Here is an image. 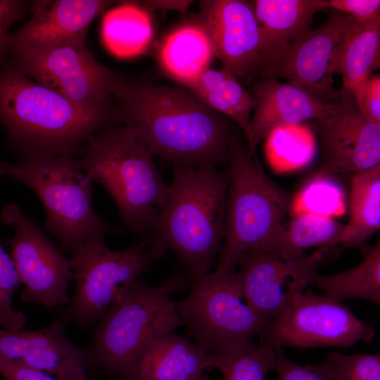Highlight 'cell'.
Returning a JSON list of instances; mask_svg holds the SVG:
<instances>
[{
	"label": "cell",
	"instance_id": "obj_41",
	"mask_svg": "<svg viewBox=\"0 0 380 380\" xmlns=\"http://www.w3.org/2000/svg\"><path fill=\"white\" fill-rule=\"evenodd\" d=\"M9 163L2 162L0 163V177L8 176Z\"/></svg>",
	"mask_w": 380,
	"mask_h": 380
},
{
	"label": "cell",
	"instance_id": "obj_40",
	"mask_svg": "<svg viewBox=\"0 0 380 380\" xmlns=\"http://www.w3.org/2000/svg\"><path fill=\"white\" fill-rule=\"evenodd\" d=\"M190 1H149L142 4L146 8L161 9H177L181 12L185 11Z\"/></svg>",
	"mask_w": 380,
	"mask_h": 380
},
{
	"label": "cell",
	"instance_id": "obj_11",
	"mask_svg": "<svg viewBox=\"0 0 380 380\" xmlns=\"http://www.w3.org/2000/svg\"><path fill=\"white\" fill-rule=\"evenodd\" d=\"M374 334L342 303L308 291L296 294L260 337L274 347L307 349L348 348L369 343Z\"/></svg>",
	"mask_w": 380,
	"mask_h": 380
},
{
	"label": "cell",
	"instance_id": "obj_33",
	"mask_svg": "<svg viewBox=\"0 0 380 380\" xmlns=\"http://www.w3.org/2000/svg\"><path fill=\"white\" fill-rule=\"evenodd\" d=\"M323 362L330 380H380L379 353L332 352Z\"/></svg>",
	"mask_w": 380,
	"mask_h": 380
},
{
	"label": "cell",
	"instance_id": "obj_16",
	"mask_svg": "<svg viewBox=\"0 0 380 380\" xmlns=\"http://www.w3.org/2000/svg\"><path fill=\"white\" fill-rule=\"evenodd\" d=\"M198 23L208 33L223 70L238 81L260 72L262 35L250 2L202 1Z\"/></svg>",
	"mask_w": 380,
	"mask_h": 380
},
{
	"label": "cell",
	"instance_id": "obj_30",
	"mask_svg": "<svg viewBox=\"0 0 380 380\" xmlns=\"http://www.w3.org/2000/svg\"><path fill=\"white\" fill-rule=\"evenodd\" d=\"M18 361L61 380H89V349L68 338L36 350Z\"/></svg>",
	"mask_w": 380,
	"mask_h": 380
},
{
	"label": "cell",
	"instance_id": "obj_17",
	"mask_svg": "<svg viewBox=\"0 0 380 380\" xmlns=\"http://www.w3.org/2000/svg\"><path fill=\"white\" fill-rule=\"evenodd\" d=\"M255 99L248 148L256 156L258 146L276 128L317 120L334 112L337 101L324 103L291 82L262 77L253 87Z\"/></svg>",
	"mask_w": 380,
	"mask_h": 380
},
{
	"label": "cell",
	"instance_id": "obj_18",
	"mask_svg": "<svg viewBox=\"0 0 380 380\" xmlns=\"http://www.w3.org/2000/svg\"><path fill=\"white\" fill-rule=\"evenodd\" d=\"M113 2L106 0L33 1L30 7L32 17L21 27L9 34L7 50L15 46L46 47L86 42L91 23Z\"/></svg>",
	"mask_w": 380,
	"mask_h": 380
},
{
	"label": "cell",
	"instance_id": "obj_13",
	"mask_svg": "<svg viewBox=\"0 0 380 380\" xmlns=\"http://www.w3.org/2000/svg\"><path fill=\"white\" fill-rule=\"evenodd\" d=\"M330 248L320 247L310 255L286 258L277 252L258 248L239 259L238 272L244 299L263 321L279 315L297 293L310 285L324 254Z\"/></svg>",
	"mask_w": 380,
	"mask_h": 380
},
{
	"label": "cell",
	"instance_id": "obj_8",
	"mask_svg": "<svg viewBox=\"0 0 380 380\" xmlns=\"http://www.w3.org/2000/svg\"><path fill=\"white\" fill-rule=\"evenodd\" d=\"M189 281V291L177 306L188 334L201 348L221 353L262 336L267 323L246 303L238 273L215 270Z\"/></svg>",
	"mask_w": 380,
	"mask_h": 380
},
{
	"label": "cell",
	"instance_id": "obj_39",
	"mask_svg": "<svg viewBox=\"0 0 380 380\" xmlns=\"http://www.w3.org/2000/svg\"><path fill=\"white\" fill-rule=\"evenodd\" d=\"M0 376L3 380H61L44 372L0 355Z\"/></svg>",
	"mask_w": 380,
	"mask_h": 380
},
{
	"label": "cell",
	"instance_id": "obj_19",
	"mask_svg": "<svg viewBox=\"0 0 380 380\" xmlns=\"http://www.w3.org/2000/svg\"><path fill=\"white\" fill-rule=\"evenodd\" d=\"M213 367L210 353L168 331L153 338L139 357L133 380H199Z\"/></svg>",
	"mask_w": 380,
	"mask_h": 380
},
{
	"label": "cell",
	"instance_id": "obj_1",
	"mask_svg": "<svg viewBox=\"0 0 380 380\" xmlns=\"http://www.w3.org/2000/svg\"><path fill=\"white\" fill-rule=\"evenodd\" d=\"M114 118L129 127L153 156L175 166H217L229 160L231 133L223 115L187 89L120 77Z\"/></svg>",
	"mask_w": 380,
	"mask_h": 380
},
{
	"label": "cell",
	"instance_id": "obj_7",
	"mask_svg": "<svg viewBox=\"0 0 380 380\" xmlns=\"http://www.w3.org/2000/svg\"><path fill=\"white\" fill-rule=\"evenodd\" d=\"M9 164L8 176L31 189L46 213L45 228L73 253L89 236L112 228L91 205L92 182L70 155L31 153Z\"/></svg>",
	"mask_w": 380,
	"mask_h": 380
},
{
	"label": "cell",
	"instance_id": "obj_42",
	"mask_svg": "<svg viewBox=\"0 0 380 380\" xmlns=\"http://www.w3.org/2000/svg\"><path fill=\"white\" fill-rule=\"evenodd\" d=\"M110 380H113V379H110ZM199 380H207L206 379V376H203L202 379H199Z\"/></svg>",
	"mask_w": 380,
	"mask_h": 380
},
{
	"label": "cell",
	"instance_id": "obj_38",
	"mask_svg": "<svg viewBox=\"0 0 380 380\" xmlns=\"http://www.w3.org/2000/svg\"><path fill=\"white\" fill-rule=\"evenodd\" d=\"M329 8L351 16L354 21L365 23L380 16L379 0H330Z\"/></svg>",
	"mask_w": 380,
	"mask_h": 380
},
{
	"label": "cell",
	"instance_id": "obj_28",
	"mask_svg": "<svg viewBox=\"0 0 380 380\" xmlns=\"http://www.w3.org/2000/svg\"><path fill=\"white\" fill-rule=\"evenodd\" d=\"M213 367L224 380H265L266 375L275 370L277 349L260 341H250L231 350L211 354Z\"/></svg>",
	"mask_w": 380,
	"mask_h": 380
},
{
	"label": "cell",
	"instance_id": "obj_3",
	"mask_svg": "<svg viewBox=\"0 0 380 380\" xmlns=\"http://www.w3.org/2000/svg\"><path fill=\"white\" fill-rule=\"evenodd\" d=\"M113 118L82 108L7 65L0 68V124L21 156H72Z\"/></svg>",
	"mask_w": 380,
	"mask_h": 380
},
{
	"label": "cell",
	"instance_id": "obj_15",
	"mask_svg": "<svg viewBox=\"0 0 380 380\" xmlns=\"http://www.w3.org/2000/svg\"><path fill=\"white\" fill-rule=\"evenodd\" d=\"M336 110L316 120L320 172L353 175L380 165V125L367 118L351 91L340 89Z\"/></svg>",
	"mask_w": 380,
	"mask_h": 380
},
{
	"label": "cell",
	"instance_id": "obj_27",
	"mask_svg": "<svg viewBox=\"0 0 380 380\" xmlns=\"http://www.w3.org/2000/svg\"><path fill=\"white\" fill-rule=\"evenodd\" d=\"M153 32L149 13L135 3H125L110 10L102 23L105 45L112 53L122 58L144 53Z\"/></svg>",
	"mask_w": 380,
	"mask_h": 380
},
{
	"label": "cell",
	"instance_id": "obj_32",
	"mask_svg": "<svg viewBox=\"0 0 380 380\" xmlns=\"http://www.w3.org/2000/svg\"><path fill=\"white\" fill-rule=\"evenodd\" d=\"M64 328L65 323L60 319L37 330H8L0 328V355L18 360L36 350L68 338Z\"/></svg>",
	"mask_w": 380,
	"mask_h": 380
},
{
	"label": "cell",
	"instance_id": "obj_21",
	"mask_svg": "<svg viewBox=\"0 0 380 380\" xmlns=\"http://www.w3.org/2000/svg\"><path fill=\"white\" fill-rule=\"evenodd\" d=\"M380 67V16L367 22H352L333 51L329 72L339 75L344 90L355 87Z\"/></svg>",
	"mask_w": 380,
	"mask_h": 380
},
{
	"label": "cell",
	"instance_id": "obj_6",
	"mask_svg": "<svg viewBox=\"0 0 380 380\" xmlns=\"http://www.w3.org/2000/svg\"><path fill=\"white\" fill-rule=\"evenodd\" d=\"M224 238L216 270L234 272L239 259L263 246L286 224L293 196L272 180L241 139H229Z\"/></svg>",
	"mask_w": 380,
	"mask_h": 380
},
{
	"label": "cell",
	"instance_id": "obj_35",
	"mask_svg": "<svg viewBox=\"0 0 380 380\" xmlns=\"http://www.w3.org/2000/svg\"><path fill=\"white\" fill-rule=\"evenodd\" d=\"M363 115L380 125V76L372 74L351 91Z\"/></svg>",
	"mask_w": 380,
	"mask_h": 380
},
{
	"label": "cell",
	"instance_id": "obj_23",
	"mask_svg": "<svg viewBox=\"0 0 380 380\" xmlns=\"http://www.w3.org/2000/svg\"><path fill=\"white\" fill-rule=\"evenodd\" d=\"M184 87L213 110L232 118L249 144L255 99L239 81L223 70L209 68Z\"/></svg>",
	"mask_w": 380,
	"mask_h": 380
},
{
	"label": "cell",
	"instance_id": "obj_12",
	"mask_svg": "<svg viewBox=\"0 0 380 380\" xmlns=\"http://www.w3.org/2000/svg\"><path fill=\"white\" fill-rule=\"evenodd\" d=\"M0 220L15 230L7 243L23 285L22 300L48 308L67 305L70 302L68 286L73 279L70 260L18 205H4L0 211Z\"/></svg>",
	"mask_w": 380,
	"mask_h": 380
},
{
	"label": "cell",
	"instance_id": "obj_37",
	"mask_svg": "<svg viewBox=\"0 0 380 380\" xmlns=\"http://www.w3.org/2000/svg\"><path fill=\"white\" fill-rule=\"evenodd\" d=\"M26 3L19 0H0V68L5 62L7 41L11 26L27 13Z\"/></svg>",
	"mask_w": 380,
	"mask_h": 380
},
{
	"label": "cell",
	"instance_id": "obj_2",
	"mask_svg": "<svg viewBox=\"0 0 380 380\" xmlns=\"http://www.w3.org/2000/svg\"><path fill=\"white\" fill-rule=\"evenodd\" d=\"M228 173L175 166L165 199L144 238L153 260L172 251L189 277L209 272L224 241Z\"/></svg>",
	"mask_w": 380,
	"mask_h": 380
},
{
	"label": "cell",
	"instance_id": "obj_9",
	"mask_svg": "<svg viewBox=\"0 0 380 380\" xmlns=\"http://www.w3.org/2000/svg\"><path fill=\"white\" fill-rule=\"evenodd\" d=\"M104 236L91 235L72 253L75 289L60 312L65 324L86 327L99 321L154 260L144 239L125 250L113 251L105 244Z\"/></svg>",
	"mask_w": 380,
	"mask_h": 380
},
{
	"label": "cell",
	"instance_id": "obj_31",
	"mask_svg": "<svg viewBox=\"0 0 380 380\" xmlns=\"http://www.w3.org/2000/svg\"><path fill=\"white\" fill-rule=\"evenodd\" d=\"M344 208L345 196L341 186L328 174L321 172L293 196L291 212L296 215L307 213L334 217L341 215Z\"/></svg>",
	"mask_w": 380,
	"mask_h": 380
},
{
	"label": "cell",
	"instance_id": "obj_5",
	"mask_svg": "<svg viewBox=\"0 0 380 380\" xmlns=\"http://www.w3.org/2000/svg\"><path fill=\"white\" fill-rule=\"evenodd\" d=\"M179 273L148 287L134 282L109 307L96 327L89 366L122 380H133L142 351L156 336L184 326L172 293L189 289Z\"/></svg>",
	"mask_w": 380,
	"mask_h": 380
},
{
	"label": "cell",
	"instance_id": "obj_26",
	"mask_svg": "<svg viewBox=\"0 0 380 380\" xmlns=\"http://www.w3.org/2000/svg\"><path fill=\"white\" fill-rule=\"evenodd\" d=\"M349 208L347 235L338 251L362 247L380 229V165L353 175Z\"/></svg>",
	"mask_w": 380,
	"mask_h": 380
},
{
	"label": "cell",
	"instance_id": "obj_10",
	"mask_svg": "<svg viewBox=\"0 0 380 380\" xmlns=\"http://www.w3.org/2000/svg\"><path fill=\"white\" fill-rule=\"evenodd\" d=\"M4 65L93 110H110L108 102L120 80L94 58L86 42L46 47H11L7 50Z\"/></svg>",
	"mask_w": 380,
	"mask_h": 380
},
{
	"label": "cell",
	"instance_id": "obj_24",
	"mask_svg": "<svg viewBox=\"0 0 380 380\" xmlns=\"http://www.w3.org/2000/svg\"><path fill=\"white\" fill-rule=\"evenodd\" d=\"M348 225L334 217L313 213L296 215L274 238L260 248L272 250L286 258H297L314 246H340L345 240Z\"/></svg>",
	"mask_w": 380,
	"mask_h": 380
},
{
	"label": "cell",
	"instance_id": "obj_14",
	"mask_svg": "<svg viewBox=\"0 0 380 380\" xmlns=\"http://www.w3.org/2000/svg\"><path fill=\"white\" fill-rule=\"evenodd\" d=\"M353 18L333 11L323 24L289 45L260 71L262 77L284 78L324 103L335 102L340 90L334 86L329 65L333 51Z\"/></svg>",
	"mask_w": 380,
	"mask_h": 380
},
{
	"label": "cell",
	"instance_id": "obj_4",
	"mask_svg": "<svg viewBox=\"0 0 380 380\" xmlns=\"http://www.w3.org/2000/svg\"><path fill=\"white\" fill-rule=\"evenodd\" d=\"M78 167L114 200L123 225L148 236L165 199L161 177L144 141L127 126L108 127L89 137Z\"/></svg>",
	"mask_w": 380,
	"mask_h": 380
},
{
	"label": "cell",
	"instance_id": "obj_29",
	"mask_svg": "<svg viewBox=\"0 0 380 380\" xmlns=\"http://www.w3.org/2000/svg\"><path fill=\"white\" fill-rule=\"evenodd\" d=\"M268 162L277 172H284L307 165L315 153V141L301 125L274 129L265 139Z\"/></svg>",
	"mask_w": 380,
	"mask_h": 380
},
{
	"label": "cell",
	"instance_id": "obj_36",
	"mask_svg": "<svg viewBox=\"0 0 380 380\" xmlns=\"http://www.w3.org/2000/svg\"><path fill=\"white\" fill-rule=\"evenodd\" d=\"M276 349L278 380H330L324 362L302 365L287 358L281 348Z\"/></svg>",
	"mask_w": 380,
	"mask_h": 380
},
{
	"label": "cell",
	"instance_id": "obj_20",
	"mask_svg": "<svg viewBox=\"0 0 380 380\" xmlns=\"http://www.w3.org/2000/svg\"><path fill=\"white\" fill-rule=\"evenodd\" d=\"M250 3L261 31L262 68L312 30L317 12L329 8L327 0H255Z\"/></svg>",
	"mask_w": 380,
	"mask_h": 380
},
{
	"label": "cell",
	"instance_id": "obj_25",
	"mask_svg": "<svg viewBox=\"0 0 380 380\" xmlns=\"http://www.w3.org/2000/svg\"><path fill=\"white\" fill-rule=\"evenodd\" d=\"M363 260L355 267L332 274L312 276L310 284L321 289L324 296L342 303L364 299L380 305V241L362 251Z\"/></svg>",
	"mask_w": 380,
	"mask_h": 380
},
{
	"label": "cell",
	"instance_id": "obj_34",
	"mask_svg": "<svg viewBox=\"0 0 380 380\" xmlns=\"http://www.w3.org/2000/svg\"><path fill=\"white\" fill-rule=\"evenodd\" d=\"M21 285L11 255L7 253L0 239V326L8 330H21L27 322L24 313L16 311L12 298Z\"/></svg>",
	"mask_w": 380,
	"mask_h": 380
},
{
	"label": "cell",
	"instance_id": "obj_22",
	"mask_svg": "<svg viewBox=\"0 0 380 380\" xmlns=\"http://www.w3.org/2000/svg\"><path fill=\"white\" fill-rule=\"evenodd\" d=\"M214 51L209 36L199 23H187L172 31L158 53L163 70L185 86L210 68Z\"/></svg>",
	"mask_w": 380,
	"mask_h": 380
}]
</instances>
